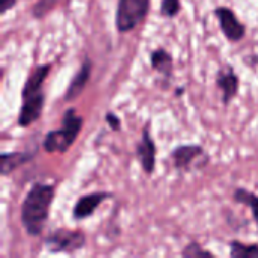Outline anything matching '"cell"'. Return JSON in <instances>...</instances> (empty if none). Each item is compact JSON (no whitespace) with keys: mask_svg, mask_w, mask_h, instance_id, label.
I'll use <instances>...</instances> for the list:
<instances>
[{"mask_svg":"<svg viewBox=\"0 0 258 258\" xmlns=\"http://www.w3.org/2000/svg\"><path fill=\"white\" fill-rule=\"evenodd\" d=\"M56 197L54 184L33 183L21 203L20 219L21 225L30 237H38L44 233L50 219V209Z\"/></svg>","mask_w":258,"mask_h":258,"instance_id":"6da1fadb","label":"cell"},{"mask_svg":"<svg viewBox=\"0 0 258 258\" xmlns=\"http://www.w3.org/2000/svg\"><path fill=\"white\" fill-rule=\"evenodd\" d=\"M171 160L178 172H190L192 169H201L207 165L209 156L201 145L184 144L171 151Z\"/></svg>","mask_w":258,"mask_h":258,"instance_id":"5b68a950","label":"cell"},{"mask_svg":"<svg viewBox=\"0 0 258 258\" xmlns=\"http://www.w3.org/2000/svg\"><path fill=\"white\" fill-rule=\"evenodd\" d=\"M150 62H151V68L154 71H157L159 74H162L165 79H171L172 77V71H174V57L172 54L166 50V48H154L150 54Z\"/></svg>","mask_w":258,"mask_h":258,"instance_id":"4fadbf2b","label":"cell"},{"mask_svg":"<svg viewBox=\"0 0 258 258\" xmlns=\"http://www.w3.org/2000/svg\"><path fill=\"white\" fill-rule=\"evenodd\" d=\"M181 255L184 258H198V257H203V258H212L215 257L213 255V252H210V251H207V249H204L198 242H190L187 246H184V249H183V252H181Z\"/></svg>","mask_w":258,"mask_h":258,"instance_id":"2e32d148","label":"cell"},{"mask_svg":"<svg viewBox=\"0 0 258 258\" xmlns=\"http://www.w3.org/2000/svg\"><path fill=\"white\" fill-rule=\"evenodd\" d=\"M213 14L216 15L221 30L224 33V36L230 41V42H239L245 38L246 35V26L245 23H242L236 12L228 8V6H218L213 9Z\"/></svg>","mask_w":258,"mask_h":258,"instance_id":"52a82bcc","label":"cell"},{"mask_svg":"<svg viewBox=\"0 0 258 258\" xmlns=\"http://www.w3.org/2000/svg\"><path fill=\"white\" fill-rule=\"evenodd\" d=\"M215 83L222 94L224 106H230V103L237 97L239 89H240V79H239L237 73L234 71V68L231 65H224L216 73Z\"/></svg>","mask_w":258,"mask_h":258,"instance_id":"9c48e42d","label":"cell"},{"mask_svg":"<svg viewBox=\"0 0 258 258\" xmlns=\"http://www.w3.org/2000/svg\"><path fill=\"white\" fill-rule=\"evenodd\" d=\"M183 94H184V88H177L175 95H177V97H180V95H183Z\"/></svg>","mask_w":258,"mask_h":258,"instance_id":"ffe728a7","label":"cell"},{"mask_svg":"<svg viewBox=\"0 0 258 258\" xmlns=\"http://www.w3.org/2000/svg\"><path fill=\"white\" fill-rule=\"evenodd\" d=\"M85 243L86 236L83 231L68 228L53 230L44 239L45 249L51 254H74L83 249Z\"/></svg>","mask_w":258,"mask_h":258,"instance_id":"277c9868","label":"cell"},{"mask_svg":"<svg viewBox=\"0 0 258 258\" xmlns=\"http://www.w3.org/2000/svg\"><path fill=\"white\" fill-rule=\"evenodd\" d=\"M17 0H0V12L6 14L9 9H12L15 6Z\"/></svg>","mask_w":258,"mask_h":258,"instance_id":"d6986e66","label":"cell"},{"mask_svg":"<svg viewBox=\"0 0 258 258\" xmlns=\"http://www.w3.org/2000/svg\"><path fill=\"white\" fill-rule=\"evenodd\" d=\"M44 104H45L44 91L21 94V107H20V113L17 118L18 127L26 128V127L32 125L35 121H38L41 118Z\"/></svg>","mask_w":258,"mask_h":258,"instance_id":"8992f818","label":"cell"},{"mask_svg":"<svg viewBox=\"0 0 258 258\" xmlns=\"http://www.w3.org/2000/svg\"><path fill=\"white\" fill-rule=\"evenodd\" d=\"M233 200L237 203V204H242V206H246L251 209V213L254 216V221L257 224L258 230V195L255 192H251L248 189H243V187H237L234 190V195H233Z\"/></svg>","mask_w":258,"mask_h":258,"instance_id":"5bb4252c","label":"cell"},{"mask_svg":"<svg viewBox=\"0 0 258 258\" xmlns=\"http://www.w3.org/2000/svg\"><path fill=\"white\" fill-rule=\"evenodd\" d=\"M112 198V194L110 192H104V190H98V192H92V194H88V195H82L74 207H73V218L76 221H83V219H88L91 218L97 209L107 200Z\"/></svg>","mask_w":258,"mask_h":258,"instance_id":"30bf717a","label":"cell"},{"mask_svg":"<svg viewBox=\"0 0 258 258\" xmlns=\"http://www.w3.org/2000/svg\"><path fill=\"white\" fill-rule=\"evenodd\" d=\"M181 11L180 0H162L160 2V15L165 18H174Z\"/></svg>","mask_w":258,"mask_h":258,"instance_id":"e0dca14e","label":"cell"},{"mask_svg":"<svg viewBox=\"0 0 258 258\" xmlns=\"http://www.w3.org/2000/svg\"><path fill=\"white\" fill-rule=\"evenodd\" d=\"M104 119H106V122L109 124L110 130H113V132H119V130H121V118H119L116 113L107 112L106 116H104Z\"/></svg>","mask_w":258,"mask_h":258,"instance_id":"ac0fdd59","label":"cell"},{"mask_svg":"<svg viewBox=\"0 0 258 258\" xmlns=\"http://www.w3.org/2000/svg\"><path fill=\"white\" fill-rule=\"evenodd\" d=\"M156 154H157V147L154 139L151 138L150 127L145 125L142 128L141 141L136 145V159L142 168V171L150 177L153 175L156 169Z\"/></svg>","mask_w":258,"mask_h":258,"instance_id":"ba28073f","label":"cell"},{"mask_svg":"<svg viewBox=\"0 0 258 258\" xmlns=\"http://www.w3.org/2000/svg\"><path fill=\"white\" fill-rule=\"evenodd\" d=\"M35 157V153L29 151H12V153H2L0 156V174L3 177H8L12 171L18 169L20 166L32 162Z\"/></svg>","mask_w":258,"mask_h":258,"instance_id":"7c38bea8","label":"cell"},{"mask_svg":"<svg viewBox=\"0 0 258 258\" xmlns=\"http://www.w3.org/2000/svg\"><path fill=\"white\" fill-rule=\"evenodd\" d=\"M91 71H92V62L91 59H85L79 68V71L74 74V77L71 79L67 91H65V95H63V100L65 101H74L77 97H80V94L83 92L85 86L88 85L89 82V77H91Z\"/></svg>","mask_w":258,"mask_h":258,"instance_id":"8fae6325","label":"cell"},{"mask_svg":"<svg viewBox=\"0 0 258 258\" xmlns=\"http://www.w3.org/2000/svg\"><path fill=\"white\" fill-rule=\"evenodd\" d=\"M230 255L233 258H257V243H243L239 240H233L230 243Z\"/></svg>","mask_w":258,"mask_h":258,"instance_id":"9a60e30c","label":"cell"},{"mask_svg":"<svg viewBox=\"0 0 258 258\" xmlns=\"http://www.w3.org/2000/svg\"><path fill=\"white\" fill-rule=\"evenodd\" d=\"M82 127H83V118L77 115L74 107L67 109L62 116V127L51 130L44 136L42 141L44 151L59 153V154L67 153L76 142L79 133L82 132Z\"/></svg>","mask_w":258,"mask_h":258,"instance_id":"7a4b0ae2","label":"cell"},{"mask_svg":"<svg viewBox=\"0 0 258 258\" xmlns=\"http://www.w3.org/2000/svg\"><path fill=\"white\" fill-rule=\"evenodd\" d=\"M151 0H118L115 26L119 33L135 30L148 15Z\"/></svg>","mask_w":258,"mask_h":258,"instance_id":"3957f363","label":"cell"}]
</instances>
